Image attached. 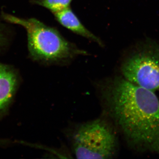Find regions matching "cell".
Segmentation results:
<instances>
[{"label":"cell","instance_id":"cell-3","mask_svg":"<svg viewBox=\"0 0 159 159\" xmlns=\"http://www.w3.org/2000/svg\"><path fill=\"white\" fill-rule=\"evenodd\" d=\"M116 136L104 120L96 119L82 124L74 133L72 147L77 159H109L116 155Z\"/></svg>","mask_w":159,"mask_h":159},{"label":"cell","instance_id":"cell-7","mask_svg":"<svg viewBox=\"0 0 159 159\" xmlns=\"http://www.w3.org/2000/svg\"><path fill=\"white\" fill-rule=\"evenodd\" d=\"M73 0H36L35 3L48 9L53 13L70 7Z\"/></svg>","mask_w":159,"mask_h":159},{"label":"cell","instance_id":"cell-8","mask_svg":"<svg viewBox=\"0 0 159 159\" xmlns=\"http://www.w3.org/2000/svg\"><path fill=\"white\" fill-rule=\"evenodd\" d=\"M3 41H4L3 35L2 32L0 31V47L2 46V44L3 43Z\"/></svg>","mask_w":159,"mask_h":159},{"label":"cell","instance_id":"cell-4","mask_svg":"<svg viewBox=\"0 0 159 159\" xmlns=\"http://www.w3.org/2000/svg\"><path fill=\"white\" fill-rule=\"evenodd\" d=\"M124 79L153 92L159 91V44L147 40L138 46L122 63Z\"/></svg>","mask_w":159,"mask_h":159},{"label":"cell","instance_id":"cell-5","mask_svg":"<svg viewBox=\"0 0 159 159\" xmlns=\"http://www.w3.org/2000/svg\"><path fill=\"white\" fill-rule=\"evenodd\" d=\"M18 78L14 70L0 63V117L6 112L17 90Z\"/></svg>","mask_w":159,"mask_h":159},{"label":"cell","instance_id":"cell-1","mask_svg":"<svg viewBox=\"0 0 159 159\" xmlns=\"http://www.w3.org/2000/svg\"><path fill=\"white\" fill-rule=\"evenodd\" d=\"M102 92L109 113L127 142L159 155V99L155 92L123 77L108 81Z\"/></svg>","mask_w":159,"mask_h":159},{"label":"cell","instance_id":"cell-2","mask_svg":"<svg viewBox=\"0 0 159 159\" xmlns=\"http://www.w3.org/2000/svg\"><path fill=\"white\" fill-rule=\"evenodd\" d=\"M2 16L7 21L20 25L26 29L29 52L36 60L58 62L87 54L66 40L56 29L46 25L37 19H24L5 13Z\"/></svg>","mask_w":159,"mask_h":159},{"label":"cell","instance_id":"cell-6","mask_svg":"<svg viewBox=\"0 0 159 159\" xmlns=\"http://www.w3.org/2000/svg\"><path fill=\"white\" fill-rule=\"evenodd\" d=\"M53 14L57 21L65 28L100 46H103L101 40L84 27L70 7Z\"/></svg>","mask_w":159,"mask_h":159}]
</instances>
